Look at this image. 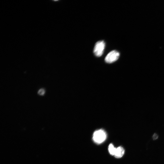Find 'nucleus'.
I'll use <instances>...</instances> for the list:
<instances>
[{
	"mask_svg": "<svg viewBox=\"0 0 164 164\" xmlns=\"http://www.w3.org/2000/svg\"><path fill=\"white\" fill-rule=\"evenodd\" d=\"M45 93V90L43 88L40 89L38 91V94L40 96H43Z\"/></svg>",
	"mask_w": 164,
	"mask_h": 164,
	"instance_id": "6",
	"label": "nucleus"
},
{
	"mask_svg": "<svg viewBox=\"0 0 164 164\" xmlns=\"http://www.w3.org/2000/svg\"><path fill=\"white\" fill-rule=\"evenodd\" d=\"M108 149L109 152L112 155L114 156L116 148L114 147L112 144H111L109 145Z\"/></svg>",
	"mask_w": 164,
	"mask_h": 164,
	"instance_id": "5",
	"label": "nucleus"
},
{
	"mask_svg": "<svg viewBox=\"0 0 164 164\" xmlns=\"http://www.w3.org/2000/svg\"><path fill=\"white\" fill-rule=\"evenodd\" d=\"M158 138V135L156 134H154L153 136V138L154 139H156Z\"/></svg>",
	"mask_w": 164,
	"mask_h": 164,
	"instance_id": "7",
	"label": "nucleus"
},
{
	"mask_svg": "<svg viewBox=\"0 0 164 164\" xmlns=\"http://www.w3.org/2000/svg\"><path fill=\"white\" fill-rule=\"evenodd\" d=\"M105 43L103 41H100L95 44L94 49V53L95 55L98 57L101 56L104 51Z\"/></svg>",
	"mask_w": 164,
	"mask_h": 164,
	"instance_id": "2",
	"label": "nucleus"
},
{
	"mask_svg": "<svg viewBox=\"0 0 164 164\" xmlns=\"http://www.w3.org/2000/svg\"><path fill=\"white\" fill-rule=\"evenodd\" d=\"M120 53L114 50L109 52L106 57L105 61L108 63H112L117 60L119 58Z\"/></svg>",
	"mask_w": 164,
	"mask_h": 164,
	"instance_id": "3",
	"label": "nucleus"
},
{
	"mask_svg": "<svg viewBox=\"0 0 164 164\" xmlns=\"http://www.w3.org/2000/svg\"><path fill=\"white\" fill-rule=\"evenodd\" d=\"M107 138L106 133L103 130L96 131L93 135V140L97 144H100L104 142Z\"/></svg>",
	"mask_w": 164,
	"mask_h": 164,
	"instance_id": "1",
	"label": "nucleus"
},
{
	"mask_svg": "<svg viewBox=\"0 0 164 164\" xmlns=\"http://www.w3.org/2000/svg\"><path fill=\"white\" fill-rule=\"evenodd\" d=\"M125 150L121 147H120L116 148L114 156L116 158H122L124 154Z\"/></svg>",
	"mask_w": 164,
	"mask_h": 164,
	"instance_id": "4",
	"label": "nucleus"
}]
</instances>
